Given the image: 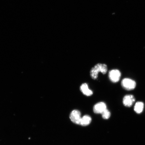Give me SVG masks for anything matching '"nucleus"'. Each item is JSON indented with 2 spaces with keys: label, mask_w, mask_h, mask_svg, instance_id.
I'll use <instances>...</instances> for the list:
<instances>
[{
  "label": "nucleus",
  "mask_w": 145,
  "mask_h": 145,
  "mask_svg": "<svg viewBox=\"0 0 145 145\" xmlns=\"http://www.w3.org/2000/svg\"><path fill=\"white\" fill-rule=\"evenodd\" d=\"M108 71L107 66L106 64L99 63L96 65L94 67L91 69L90 72L91 77L92 79H97L99 72L103 74H106Z\"/></svg>",
  "instance_id": "1"
},
{
  "label": "nucleus",
  "mask_w": 145,
  "mask_h": 145,
  "mask_svg": "<svg viewBox=\"0 0 145 145\" xmlns=\"http://www.w3.org/2000/svg\"><path fill=\"white\" fill-rule=\"evenodd\" d=\"M136 83L135 80L131 79L125 78L121 82V86L124 89L127 90H133L135 88Z\"/></svg>",
  "instance_id": "2"
},
{
  "label": "nucleus",
  "mask_w": 145,
  "mask_h": 145,
  "mask_svg": "<svg viewBox=\"0 0 145 145\" xmlns=\"http://www.w3.org/2000/svg\"><path fill=\"white\" fill-rule=\"evenodd\" d=\"M121 76V72L118 70H112L109 72V78L113 83L118 82L120 79Z\"/></svg>",
  "instance_id": "3"
},
{
  "label": "nucleus",
  "mask_w": 145,
  "mask_h": 145,
  "mask_svg": "<svg viewBox=\"0 0 145 145\" xmlns=\"http://www.w3.org/2000/svg\"><path fill=\"white\" fill-rule=\"evenodd\" d=\"M70 119L75 124L80 125L81 119L80 112L77 110H74L71 112L70 116Z\"/></svg>",
  "instance_id": "4"
},
{
  "label": "nucleus",
  "mask_w": 145,
  "mask_h": 145,
  "mask_svg": "<svg viewBox=\"0 0 145 145\" xmlns=\"http://www.w3.org/2000/svg\"><path fill=\"white\" fill-rule=\"evenodd\" d=\"M135 101V98L133 95H126L123 98V103L124 106L127 107H130L133 105Z\"/></svg>",
  "instance_id": "5"
},
{
  "label": "nucleus",
  "mask_w": 145,
  "mask_h": 145,
  "mask_svg": "<svg viewBox=\"0 0 145 145\" xmlns=\"http://www.w3.org/2000/svg\"><path fill=\"white\" fill-rule=\"evenodd\" d=\"M106 106L105 103L99 102L96 104L93 107V111L96 114H101L106 109Z\"/></svg>",
  "instance_id": "6"
},
{
  "label": "nucleus",
  "mask_w": 145,
  "mask_h": 145,
  "mask_svg": "<svg viewBox=\"0 0 145 145\" xmlns=\"http://www.w3.org/2000/svg\"><path fill=\"white\" fill-rule=\"evenodd\" d=\"M80 89L82 93L87 96H90L93 93V91L89 89L88 85L86 83H83L81 85Z\"/></svg>",
  "instance_id": "7"
},
{
  "label": "nucleus",
  "mask_w": 145,
  "mask_h": 145,
  "mask_svg": "<svg viewBox=\"0 0 145 145\" xmlns=\"http://www.w3.org/2000/svg\"><path fill=\"white\" fill-rule=\"evenodd\" d=\"M91 118L88 115H85L81 118L80 125L86 126H88L91 122Z\"/></svg>",
  "instance_id": "8"
},
{
  "label": "nucleus",
  "mask_w": 145,
  "mask_h": 145,
  "mask_svg": "<svg viewBox=\"0 0 145 145\" xmlns=\"http://www.w3.org/2000/svg\"><path fill=\"white\" fill-rule=\"evenodd\" d=\"M144 108V103L141 101H138L136 103L134 110L136 113L137 114H140L143 111Z\"/></svg>",
  "instance_id": "9"
},
{
  "label": "nucleus",
  "mask_w": 145,
  "mask_h": 145,
  "mask_svg": "<svg viewBox=\"0 0 145 145\" xmlns=\"http://www.w3.org/2000/svg\"><path fill=\"white\" fill-rule=\"evenodd\" d=\"M101 114L103 118L105 119H108L110 116V112L107 108Z\"/></svg>",
  "instance_id": "10"
}]
</instances>
